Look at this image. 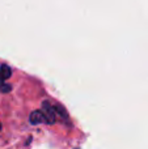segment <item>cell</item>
I'll return each instance as SVG.
<instances>
[{
    "instance_id": "obj_1",
    "label": "cell",
    "mask_w": 148,
    "mask_h": 149,
    "mask_svg": "<svg viewBox=\"0 0 148 149\" xmlns=\"http://www.w3.org/2000/svg\"><path fill=\"white\" fill-rule=\"evenodd\" d=\"M29 120L33 124H39V123H47V118L45 115V113L42 110H36L30 114Z\"/></svg>"
},
{
    "instance_id": "obj_2",
    "label": "cell",
    "mask_w": 148,
    "mask_h": 149,
    "mask_svg": "<svg viewBox=\"0 0 148 149\" xmlns=\"http://www.w3.org/2000/svg\"><path fill=\"white\" fill-rule=\"evenodd\" d=\"M43 107H42V111L45 113V115H46V118H47V123L49 124H51V123H54L55 122V113H54V109L51 107V106L49 105V102H43Z\"/></svg>"
},
{
    "instance_id": "obj_3",
    "label": "cell",
    "mask_w": 148,
    "mask_h": 149,
    "mask_svg": "<svg viewBox=\"0 0 148 149\" xmlns=\"http://www.w3.org/2000/svg\"><path fill=\"white\" fill-rule=\"evenodd\" d=\"M10 74H12V71H10V68L8 67V65L3 64L1 67H0V79L7 80L10 77Z\"/></svg>"
},
{
    "instance_id": "obj_4",
    "label": "cell",
    "mask_w": 148,
    "mask_h": 149,
    "mask_svg": "<svg viewBox=\"0 0 148 149\" xmlns=\"http://www.w3.org/2000/svg\"><path fill=\"white\" fill-rule=\"evenodd\" d=\"M0 130H1V124H0Z\"/></svg>"
}]
</instances>
